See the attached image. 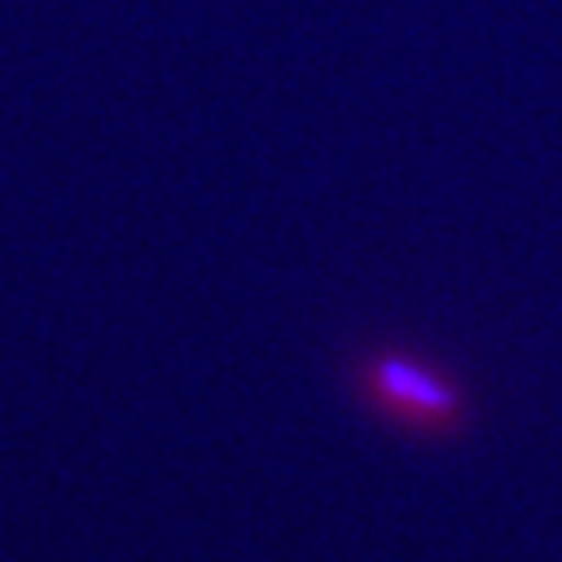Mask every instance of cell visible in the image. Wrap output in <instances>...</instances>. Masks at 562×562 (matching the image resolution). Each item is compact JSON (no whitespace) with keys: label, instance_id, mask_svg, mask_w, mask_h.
<instances>
[{"label":"cell","instance_id":"obj_1","mask_svg":"<svg viewBox=\"0 0 562 562\" xmlns=\"http://www.w3.org/2000/svg\"><path fill=\"white\" fill-rule=\"evenodd\" d=\"M348 391L363 414L422 441H449L469 430V395L446 368L398 344H363L348 356Z\"/></svg>","mask_w":562,"mask_h":562}]
</instances>
